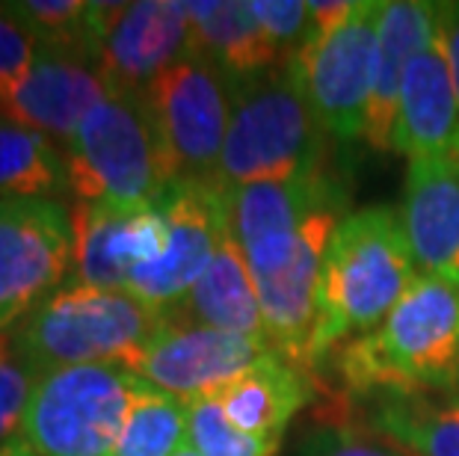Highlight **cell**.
<instances>
[{
	"instance_id": "cell-25",
	"label": "cell",
	"mask_w": 459,
	"mask_h": 456,
	"mask_svg": "<svg viewBox=\"0 0 459 456\" xmlns=\"http://www.w3.org/2000/svg\"><path fill=\"white\" fill-rule=\"evenodd\" d=\"M4 6L42 51L90 60V0H13Z\"/></svg>"
},
{
	"instance_id": "cell-21",
	"label": "cell",
	"mask_w": 459,
	"mask_h": 456,
	"mask_svg": "<svg viewBox=\"0 0 459 456\" xmlns=\"http://www.w3.org/2000/svg\"><path fill=\"white\" fill-rule=\"evenodd\" d=\"M166 317L270 341L255 279L249 273V264L243 258L240 246L231 237L222 240L217 258L211 261L204 276L193 285L187 299Z\"/></svg>"
},
{
	"instance_id": "cell-18",
	"label": "cell",
	"mask_w": 459,
	"mask_h": 456,
	"mask_svg": "<svg viewBox=\"0 0 459 456\" xmlns=\"http://www.w3.org/2000/svg\"><path fill=\"white\" fill-rule=\"evenodd\" d=\"M438 24H442V4H429V0H383L377 77L365 116V133H361V140L374 151H392L397 99L406 65L438 33Z\"/></svg>"
},
{
	"instance_id": "cell-24",
	"label": "cell",
	"mask_w": 459,
	"mask_h": 456,
	"mask_svg": "<svg viewBox=\"0 0 459 456\" xmlns=\"http://www.w3.org/2000/svg\"><path fill=\"white\" fill-rule=\"evenodd\" d=\"M187 444V403L145 383L110 456H175Z\"/></svg>"
},
{
	"instance_id": "cell-34",
	"label": "cell",
	"mask_w": 459,
	"mask_h": 456,
	"mask_svg": "<svg viewBox=\"0 0 459 456\" xmlns=\"http://www.w3.org/2000/svg\"><path fill=\"white\" fill-rule=\"evenodd\" d=\"M175 456H199V453H196V451H193V448H190V444H184V448H181L178 453H175Z\"/></svg>"
},
{
	"instance_id": "cell-5",
	"label": "cell",
	"mask_w": 459,
	"mask_h": 456,
	"mask_svg": "<svg viewBox=\"0 0 459 456\" xmlns=\"http://www.w3.org/2000/svg\"><path fill=\"white\" fill-rule=\"evenodd\" d=\"M65 163L83 205H154L172 184L143 95H107L65 145Z\"/></svg>"
},
{
	"instance_id": "cell-11",
	"label": "cell",
	"mask_w": 459,
	"mask_h": 456,
	"mask_svg": "<svg viewBox=\"0 0 459 456\" xmlns=\"http://www.w3.org/2000/svg\"><path fill=\"white\" fill-rule=\"evenodd\" d=\"M72 255V208L56 199H0V335L65 285Z\"/></svg>"
},
{
	"instance_id": "cell-13",
	"label": "cell",
	"mask_w": 459,
	"mask_h": 456,
	"mask_svg": "<svg viewBox=\"0 0 459 456\" xmlns=\"http://www.w3.org/2000/svg\"><path fill=\"white\" fill-rule=\"evenodd\" d=\"M276 353V347L261 338L220 332L166 317L131 374L158 391L190 403L199 397H213L222 385Z\"/></svg>"
},
{
	"instance_id": "cell-17",
	"label": "cell",
	"mask_w": 459,
	"mask_h": 456,
	"mask_svg": "<svg viewBox=\"0 0 459 456\" xmlns=\"http://www.w3.org/2000/svg\"><path fill=\"white\" fill-rule=\"evenodd\" d=\"M397 213L421 276L459 290V158L409 160Z\"/></svg>"
},
{
	"instance_id": "cell-30",
	"label": "cell",
	"mask_w": 459,
	"mask_h": 456,
	"mask_svg": "<svg viewBox=\"0 0 459 456\" xmlns=\"http://www.w3.org/2000/svg\"><path fill=\"white\" fill-rule=\"evenodd\" d=\"M39 42L0 4V90L15 83L39 56Z\"/></svg>"
},
{
	"instance_id": "cell-32",
	"label": "cell",
	"mask_w": 459,
	"mask_h": 456,
	"mask_svg": "<svg viewBox=\"0 0 459 456\" xmlns=\"http://www.w3.org/2000/svg\"><path fill=\"white\" fill-rule=\"evenodd\" d=\"M442 39L447 47V63H451L459 99V4H442Z\"/></svg>"
},
{
	"instance_id": "cell-8",
	"label": "cell",
	"mask_w": 459,
	"mask_h": 456,
	"mask_svg": "<svg viewBox=\"0 0 459 456\" xmlns=\"http://www.w3.org/2000/svg\"><path fill=\"white\" fill-rule=\"evenodd\" d=\"M234 95L238 83L202 54H187L143 95L172 184L220 187Z\"/></svg>"
},
{
	"instance_id": "cell-3",
	"label": "cell",
	"mask_w": 459,
	"mask_h": 456,
	"mask_svg": "<svg viewBox=\"0 0 459 456\" xmlns=\"http://www.w3.org/2000/svg\"><path fill=\"white\" fill-rule=\"evenodd\" d=\"M163 320L128 290L65 281L13 329V344L36 376L74 365L134 371Z\"/></svg>"
},
{
	"instance_id": "cell-22",
	"label": "cell",
	"mask_w": 459,
	"mask_h": 456,
	"mask_svg": "<svg viewBox=\"0 0 459 456\" xmlns=\"http://www.w3.org/2000/svg\"><path fill=\"white\" fill-rule=\"evenodd\" d=\"M361 426L409 456H459V400L433 394L359 397Z\"/></svg>"
},
{
	"instance_id": "cell-14",
	"label": "cell",
	"mask_w": 459,
	"mask_h": 456,
	"mask_svg": "<svg viewBox=\"0 0 459 456\" xmlns=\"http://www.w3.org/2000/svg\"><path fill=\"white\" fill-rule=\"evenodd\" d=\"M107 95L110 90L90 60L60 51H39L30 69L0 90V119L45 133L65 151L83 119Z\"/></svg>"
},
{
	"instance_id": "cell-10",
	"label": "cell",
	"mask_w": 459,
	"mask_h": 456,
	"mask_svg": "<svg viewBox=\"0 0 459 456\" xmlns=\"http://www.w3.org/2000/svg\"><path fill=\"white\" fill-rule=\"evenodd\" d=\"M187 54L190 15L181 0H90V63L110 95H145Z\"/></svg>"
},
{
	"instance_id": "cell-7",
	"label": "cell",
	"mask_w": 459,
	"mask_h": 456,
	"mask_svg": "<svg viewBox=\"0 0 459 456\" xmlns=\"http://www.w3.org/2000/svg\"><path fill=\"white\" fill-rule=\"evenodd\" d=\"M350 213V199L332 202L297 228L240 246L255 279L264 326L276 350L308 371L317 329V294L332 235Z\"/></svg>"
},
{
	"instance_id": "cell-28",
	"label": "cell",
	"mask_w": 459,
	"mask_h": 456,
	"mask_svg": "<svg viewBox=\"0 0 459 456\" xmlns=\"http://www.w3.org/2000/svg\"><path fill=\"white\" fill-rule=\"evenodd\" d=\"M299 456H409L353 418L320 426L302 442Z\"/></svg>"
},
{
	"instance_id": "cell-12",
	"label": "cell",
	"mask_w": 459,
	"mask_h": 456,
	"mask_svg": "<svg viewBox=\"0 0 459 456\" xmlns=\"http://www.w3.org/2000/svg\"><path fill=\"white\" fill-rule=\"evenodd\" d=\"M154 205L160 208L166 228L163 249L149 264L134 270L125 290L166 317L187 299L193 285L217 258L222 240L229 237V226L220 187L175 181Z\"/></svg>"
},
{
	"instance_id": "cell-19",
	"label": "cell",
	"mask_w": 459,
	"mask_h": 456,
	"mask_svg": "<svg viewBox=\"0 0 459 456\" xmlns=\"http://www.w3.org/2000/svg\"><path fill=\"white\" fill-rule=\"evenodd\" d=\"M317 383L308 367L290 362L281 353L264 358L229 385H222L213 400L226 412V418L261 442L285 439L288 424L315 400Z\"/></svg>"
},
{
	"instance_id": "cell-29",
	"label": "cell",
	"mask_w": 459,
	"mask_h": 456,
	"mask_svg": "<svg viewBox=\"0 0 459 456\" xmlns=\"http://www.w3.org/2000/svg\"><path fill=\"white\" fill-rule=\"evenodd\" d=\"M261 30L276 45V51L290 63L311 39V18L306 0H252Z\"/></svg>"
},
{
	"instance_id": "cell-4",
	"label": "cell",
	"mask_w": 459,
	"mask_h": 456,
	"mask_svg": "<svg viewBox=\"0 0 459 456\" xmlns=\"http://www.w3.org/2000/svg\"><path fill=\"white\" fill-rule=\"evenodd\" d=\"M326 140L290 63L238 83L220 163V190L288 181L324 169L329 167Z\"/></svg>"
},
{
	"instance_id": "cell-15",
	"label": "cell",
	"mask_w": 459,
	"mask_h": 456,
	"mask_svg": "<svg viewBox=\"0 0 459 456\" xmlns=\"http://www.w3.org/2000/svg\"><path fill=\"white\" fill-rule=\"evenodd\" d=\"M72 235V281L125 290L134 270H140L152 258L160 255L166 228L158 205L110 208L74 202Z\"/></svg>"
},
{
	"instance_id": "cell-2",
	"label": "cell",
	"mask_w": 459,
	"mask_h": 456,
	"mask_svg": "<svg viewBox=\"0 0 459 456\" xmlns=\"http://www.w3.org/2000/svg\"><path fill=\"white\" fill-rule=\"evenodd\" d=\"M421 270L397 208L350 211L324 258L311 367L341 344L377 329L397 308Z\"/></svg>"
},
{
	"instance_id": "cell-26",
	"label": "cell",
	"mask_w": 459,
	"mask_h": 456,
	"mask_svg": "<svg viewBox=\"0 0 459 456\" xmlns=\"http://www.w3.org/2000/svg\"><path fill=\"white\" fill-rule=\"evenodd\" d=\"M187 444L199 456H276L279 442H261L238 430L213 397L187 403Z\"/></svg>"
},
{
	"instance_id": "cell-16",
	"label": "cell",
	"mask_w": 459,
	"mask_h": 456,
	"mask_svg": "<svg viewBox=\"0 0 459 456\" xmlns=\"http://www.w3.org/2000/svg\"><path fill=\"white\" fill-rule=\"evenodd\" d=\"M392 151L409 160L459 158V99L442 24L406 65L397 99Z\"/></svg>"
},
{
	"instance_id": "cell-33",
	"label": "cell",
	"mask_w": 459,
	"mask_h": 456,
	"mask_svg": "<svg viewBox=\"0 0 459 456\" xmlns=\"http://www.w3.org/2000/svg\"><path fill=\"white\" fill-rule=\"evenodd\" d=\"M0 456H33V453H30V451H27V448H24V444H22V442H18V439H15V442H9V444H6V448H0Z\"/></svg>"
},
{
	"instance_id": "cell-27",
	"label": "cell",
	"mask_w": 459,
	"mask_h": 456,
	"mask_svg": "<svg viewBox=\"0 0 459 456\" xmlns=\"http://www.w3.org/2000/svg\"><path fill=\"white\" fill-rule=\"evenodd\" d=\"M36 374L15 353L13 332L0 335V448L22 435Z\"/></svg>"
},
{
	"instance_id": "cell-31",
	"label": "cell",
	"mask_w": 459,
	"mask_h": 456,
	"mask_svg": "<svg viewBox=\"0 0 459 456\" xmlns=\"http://www.w3.org/2000/svg\"><path fill=\"white\" fill-rule=\"evenodd\" d=\"M356 0H308V18H311V39H324L335 33L347 18L353 15Z\"/></svg>"
},
{
	"instance_id": "cell-35",
	"label": "cell",
	"mask_w": 459,
	"mask_h": 456,
	"mask_svg": "<svg viewBox=\"0 0 459 456\" xmlns=\"http://www.w3.org/2000/svg\"><path fill=\"white\" fill-rule=\"evenodd\" d=\"M445 397H454V400H459V388H456V391H451V394H445Z\"/></svg>"
},
{
	"instance_id": "cell-9",
	"label": "cell",
	"mask_w": 459,
	"mask_h": 456,
	"mask_svg": "<svg viewBox=\"0 0 459 456\" xmlns=\"http://www.w3.org/2000/svg\"><path fill=\"white\" fill-rule=\"evenodd\" d=\"M383 0H356L353 15L335 33L308 39L290 60L326 137L361 140L374 92Z\"/></svg>"
},
{
	"instance_id": "cell-23",
	"label": "cell",
	"mask_w": 459,
	"mask_h": 456,
	"mask_svg": "<svg viewBox=\"0 0 459 456\" xmlns=\"http://www.w3.org/2000/svg\"><path fill=\"white\" fill-rule=\"evenodd\" d=\"M68 190L63 145L33 128L0 119V199H56Z\"/></svg>"
},
{
	"instance_id": "cell-1",
	"label": "cell",
	"mask_w": 459,
	"mask_h": 456,
	"mask_svg": "<svg viewBox=\"0 0 459 456\" xmlns=\"http://www.w3.org/2000/svg\"><path fill=\"white\" fill-rule=\"evenodd\" d=\"M347 394H451L459 388V290L418 276L397 308L335 350Z\"/></svg>"
},
{
	"instance_id": "cell-20",
	"label": "cell",
	"mask_w": 459,
	"mask_h": 456,
	"mask_svg": "<svg viewBox=\"0 0 459 456\" xmlns=\"http://www.w3.org/2000/svg\"><path fill=\"white\" fill-rule=\"evenodd\" d=\"M190 47L202 54L234 83H247L279 65L285 56L261 30L252 4L243 0H190Z\"/></svg>"
},
{
	"instance_id": "cell-6",
	"label": "cell",
	"mask_w": 459,
	"mask_h": 456,
	"mask_svg": "<svg viewBox=\"0 0 459 456\" xmlns=\"http://www.w3.org/2000/svg\"><path fill=\"white\" fill-rule=\"evenodd\" d=\"M143 385L116 365L39 374L18 442L33 456H110Z\"/></svg>"
}]
</instances>
